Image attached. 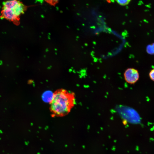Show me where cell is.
<instances>
[{"label":"cell","instance_id":"obj_5","mask_svg":"<svg viewBox=\"0 0 154 154\" xmlns=\"http://www.w3.org/2000/svg\"><path fill=\"white\" fill-rule=\"evenodd\" d=\"M149 76L150 79L154 81V68L150 71L149 73Z\"/></svg>","mask_w":154,"mask_h":154},{"label":"cell","instance_id":"obj_2","mask_svg":"<svg viewBox=\"0 0 154 154\" xmlns=\"http://www.w3.org/2000/svg\"><path fill=\"white\" fill-rule=\"evenodd\" d=\"M1 17L9 21L17 22L19 17L23 13L25 7L17 0H8L3 3Z\"/></svg>","mask_w":154,"mask_h":154},{"label":"cell","instance_id":"obj_1","mask_svg":"<svg viewBox=\"0 0 154 154\" xmlns=\"http://www.w3.org/2000/svg\"><path fill=\"white\" fill-rule=\"evenodd\" d=\"M75 104L74 94L63 89L53 93L50 102V110L53 115L63 116L68 114Z\"/></svg>","mask_w":154,"mask_h":154},{"label":"cell","instance_id":"obj_4","mask_svg":"<svg viewBox=\"0 0 154 154\" xmlns=\"http://www.w3.org/2000/svg\"><path fill=\"white\" fill-rule=\"evenodd\" d=\"M130 1V0H118L116 1L119 4L121 5H127L129 3Z\"/></svg>","mask_w":154,"mask_h":154},{"label":"cell","instance_id":"obj_3","mask_svg":"<svg viewBox=\"0 0 154 154\" xmlns=\"http://www.w3.org/2000/svg\"><path fill=\"white\" fill-rule=\"evenodd\" d=\"M125 80L126 82L130 84H134L138 80L139 74L138 71L133 68L127 69L123 74Z\"/></svg>","mask_w":154,"mask_h":154}]
</instances>
